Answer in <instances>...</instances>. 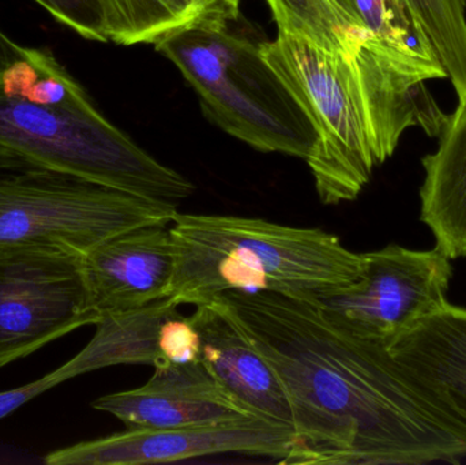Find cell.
Masks as SVG:
<instances>
[{
    "label": "cell",
    "mask_w": 466,
    "mask_h": 465,
    "mask_svg": "<svg viewBox=\"0 0 466 465\" xmlns=\"http://www.w3.org/2000/svg\"><path fill=\"white\" fill-rule=\"evenodd\" d=\"M194 87L204 114L254 149L306 160L317 131L259 46L226 29L188 26L155 44Z\"/></svg>",
    "instance_id": "277c9868"
},
{
    "label": "cell",
    "mask_w": 466,
    "mask_h": 465,
    "mask_svg": "<svg viewBox=\"0 0 466 465\" xmlns=\"http://www.w3.org/2000/svg\"><path fill=\"white\" fill-rule=\"evenodd\" d=\"M90 308L98 316L171 297L175 248L169 224L116 235L84 257Z\"/></svg>",
    "instance_id": "30bf717a"
},
{
    "label": "cell",
    "mask_w": 466,
    "mask_h": 465,
    "mask_svg": "<svg viewBox=\"0 0 466 465\" xmlns=\"http://www.w3.org/2000/svg\"><path fill=\"white\" fill-rule=\"evenodd\" d=\"M440 144L423 158L421 221L451 259L466 257V100L449 115Z\"/></svg>",
    "instance_id": "4fadbf2b"
},
{
    "label": "cell",
    "mask_w": 466,
    "mask_h": 465,
    "mask_svg": "<svg viewBox=\"0 0 466 465\" xmlns=\"http://www.w3.org/2000/svg\"><path fill=\"white\" fill-rule=\"evenodd\" d=\"M158 352L160 358L153 368L201 362V336L191 317L177 311L164 321L158 335Z\"/></svg>",
    "instance_id": "ffe728a7"
},
{
    "label": "cell",
    "mask_w": 466,
    "mask_h": 465,
    "mask_svg": "<svg viewBox=\"0 0 466 465\" xmlns=\"http://www.w3.org/2000/svg\"><path fill=\"white\" fill-rule=\"evenodd\" d=\"M172 298L144 308L104 314L96 324L95 338L76 357L54 370L62 382L90 371L119 365L155 366L160 358L158 335L167 318L177 313Z\"/></svg>",
    "instance_id": "9a60e30c"
},
{
    "label": "cell",
    "mask_w": 466,
    "mask_h": 465,
    "mask_svg": "<svg viewBox=\"0 0 466 465\" xmlns=\"http://www.w3.org/2000/svg\"><path fill=\"white\" fill-rule=\"evenodd\" d=\"M177 204L52 171L0 172V245L55 246L85 257L145 226L171 224Z\"/></svg>",
    "instance_id": "8992f818"
},
{
    "label": "cell",
    "mask_w": 466,
    "mask_h": 465,
    "mask_svg": "<svg viewBox=\"0 0 466 465\" xmlns=\"http://www.w3.org/2000/svg\"><path fill=\"white\" fill-rule=\"evenodd\" d=\"M413 73L426 79L448 78L420 22L404 0H337Z\"/></svg>",
    "instance_id": "2e32d148"
},
{
    "label": "cell",
    "mask_w": 466,
    "mask_h": 465,
    "mask_svg": "<svg viewBox=\"0 0 466 465\" xmlns=\"http://www.w3.org/2000/svg\"><path fill=\"white\" fill-rule=\"evenodd\" d=\"M284 388L296 444L284 464L459 463L466 422L389 346L277 292L220 295ZM218 299V298H216Z\"/></svg>",
    "instance_id": "6da1fadb"
},
{
    "label": "cell",
    "mask_w": 466,
    "mask_h": 465,
    "mask_svg": "<svg viewBox=\"0 0 466 465\" xmlns=\"http://www.w3.org/2000/svg\"><path fill=\"white\" fill-rule=\"evenodd\" d=\"M190 26L207 29H226L228 22L236 21L238 15V0H183Z\"/></svg>",
    "instance_id": "7402d4cb"
},
{
    "label": "cell",
    "mask_w": 466,
    "mask_h": 465,
    "mask_svg": "<svg viewBox=\"0 0 466 465\" xmlns=\"http://www.w3.org/2000/svg\"><path fill=\"white\" fill-rule=\"evenodd\" d=\"M177 305L199 306L226 292L270 291L312 300L360 278L363 256L336 235L262 218L182 215L171 224Z\"/></svg>",
    "instance_id": "3957f363"
},
{
    "label": "cell",
    "mask_w": 466,
    "mask_h": 465,
    "mask_svg": "<svg viewBox=\"0 0 466 465\" xmlns=\"http://www.w3.org/2000/svg\"><path fill=\"white\" fill-rule=\"evenodd\" d=\"M49 374L44 376L43 379H38L37 381L24 385V387L0 392V420H5V417L13 414L37 396L56 387V382Z\"/></svg>",
    "instance_id": "603a6c76"
},
{
    "label": "cell",
    "mask_w": 466,
    "mask_h": 465,
    "mask_svg": "<svg viewBox=\"0 0 466 465\" xmlns=\"http://www.w3.org/2000/svg\"><path fill=\"white\" fill-rule=\"evenodd\" d=\"M201 359L213 379L249 414L293 428L292 409L281 382L252 343L226 300L196 306Z\"/></svg>",
    "instance_id": "7c38bea8"
},
{
    "label": "cell",
    "mask_w": 466,
    "mask_h": 465,
    "mask_svg": "<svg viewBox=\"0 0 466 465\" xmlns=\"http://www.w3.org/2000/svg\"><path fill=\"white\" fill-rule=\"evenodd\" d=\"M92 407L114 415L130 430L216 425L252 417L218 384L202 360L157 366L147 384L98 398Z\"/></svg>",
    "instance_id": "8fae6325"
},
{
    "label": "cell",
    "mask_w": 466,
    "mask_h": 465,
    "mask_svg": "<svg viewBox=\"0 0 466 465\" xmlns=\"http://www.w3.org/2000/svg\"><path fill=\"white\" fill-rule=\"evenodd\" d=\"M100 318L90 308L84 257L55 246L0 245V369Z\"/></svg>",
    "instance_id": "52a82bcc"
},
{
    "label": "cell",
    "mask_w": 466,
    "mask_h": 465,
    "mask_svg": "<svg viewBox=\"0 0 466 465\" xmlns=\"http://www.w3.org/2000/svg\"><path fill=\"white\" fill-rule=\"evenodd\" d=\"M361 256L363 270L355 283L315 300L336 324L390 346L448 305L453 268L440 248L389 245Z\"/></svg>",
    "instance_id": "ba28073f"
},
{
    "label": "cell",
    "mask_w": 466,
    "mask_h": 465,
    "mask_svg": "<svg viewBox=\"0 0 466 465\" xmlns=\"http://www.w3.org/2000/svg\"><path fill=\"white\" fill-rule=\"evenodd\" d=\"M259 49L317 131L306 161L320 201L358 198L380 164L352 56L282 30Z\"/></svg>",
    "instance_id": "5b68a950"
},
{
    "label": "cell",
    "mask_w": 466,
    "mask_h": 465,
    "mask_svg": "<svg viewBox=\"0 0 466 465\" xmlns=\"http://www.w3.org/2000/svg\"><path fill=\"white\" fill-rule=\"evenodd\" d=\"M26 52V46H21L15 41L11 40L2 29H0V73L11 65L21 59Z\"/></svg>",
    "instance_id": "cb8c5ba5"
},
{
    "label": "cell",
    "mask_w": 466,
    "mask_h": 465,
    "mask_svg": "<svg viewBox=\"0 0 466 465\" xmlns=\"http://www.w3.org/2000/svg\"><path fill=\"white\" fill-rule=\"evenodd\" d=\"M106 40L119 45L157 44L191 25L183 0H100Z\"/></svg>",
    "instance_id": "ac0fdd59"
},
{
    "label": "cell",
    "mask_w": 466,
    "mask_h": 465,
    "mask_svg": "<svg viewBox=\"0 0 466 465\" xmlns=\"http://www.w3.org/2000/svg\"><path fill=\"white\" fill-rule=\"evenodd\" d=\"M59 24L86 38L106 43L100 0H33Z\"/></svg>",
    "instance_id": "44dd1931"
},
{
    "label": "cell",
    "mask_w": 466,
    "mask_h": 465,
    "mask_svg": "<svg viewBox=\"0 0 466 465\" xmlns=\"http://www.w3.org/2000/svg\"><path fill=\"white\" fill-rule=\"evenodd\" d=\"M389 349L466 422V308L448 303Z\"/></svg>",
    "instance_id": "5bb4252c"
},
{
    "label": "cell",
    "mask_w": 466,
    "mask_h": 465,
    "mask_svg": "<svg viewBox=\"0 0 466 465\" xmlns=\"http://www.w3.org/2000/svg\"><path fill=\"white\" fill-rule=\"evenodd\" d=\"M420 22L456 90L466 100V0H404Z\"/></svg>",
    "instance_id": "d6986e66"
},
{
    "label": "cell",
    "mask_w": 466,
    "mask_h": 465,
    "mask_svg": "<svg viewBox=\"0 0 466 465\" xmlns=\"http://www.w3.org/2000/svg\"><path fill=\"white\" fill-rule=\"evenodd\" d=\"M296 444L295 430L263 418L177 429H127L48 453V465L174 463L224 453L262 456L284 464Z\"/></svg>",
    "instance_id": "9c48e42d"
},
{
    "label": "cell",
    "mask_w": 466,
    "mask_h": 465,
    "mask_svg": "<svg viewBox=\"0 0 466 465\" xmlns=\"http://www.w3.org/2000/svg\"><path fill=\"white\" fill-rule=\"evenodd\" d=\"M52 171L160 201L196 187L112 125L48 49L0 73V172Z\"/></svg>",
    "instance_id": "7a4b0ae2"
},
{
    "label": "cell",
    "mask_w": 466,
    "mask_h": 465,
    "mask_svg": "<svg viewBox=\"0 0 466 465\" xmlns=\"http://www.w3.org/2000/svg\"><path fill=\"white\" fill-rule=\"evenodd\" d=\"M279 30L353 56L371 33L337 0H266Z\"/></svg>",
    "instance_id": "e0dca14e"
}]
</instances>
